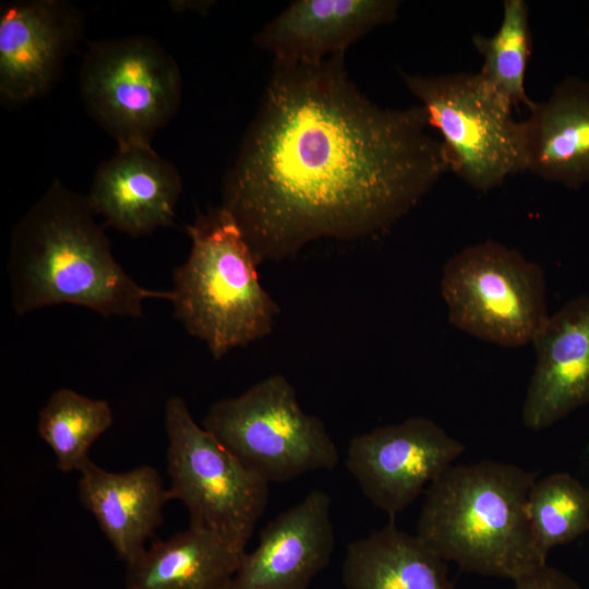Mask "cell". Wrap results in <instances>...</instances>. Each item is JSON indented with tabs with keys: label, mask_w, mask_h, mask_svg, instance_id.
I'll return each mask as SVG.
<instances>
[{
	"label": "cell",
	"mask_w": 589,
	"mask_h": 589,
	"mask_svg": "<svg viewBox=\"0 0 589 589\" xmlns=\"http://www.w3.org/2000/svg\"><path fill=\"white\" fill-rule=\"evenodd\" d=\"M513 581L515 584L513 589H580L570 576L548 563L537 566Z\"/></svg>",
	"instance_id": "603a6c76"
},
{
	"label": "cell",
	"mask_w": 589,
	"mask_h": 589,
	"mask_svg": "<svg viewBox=\"0 0 589 589\" xmlns=\"http://www.w3.org/2000/svg\"><path fill=\"white\" fill-rule=\"evenodd\" d=\"M165 429L169 500L183 504L190 525L244 552L267 507L269 483L197 424L180 396L166 401Z\"/></svg>",
	"instance_id": "52a82bcc"
},
{
	"label": "cell",
	"mask_w": 589,
	"mask_h": 589,
	"mask_svg": "<svg viewBox=\"0 0 589 589\" xmlns=\"http://www.w3.org/2000/svg\"><path fill=\"white\" fill-rule=\"evenodd\" d=\"M202 425L268 483L333 470L339 461L324 423L302 409L296 389L281 374L215 401Z\"/></svg>",
	"instance_id": "8992f818"
},
{
	"label": "cell",
	"mask_w": 589,
	"mask_h": 589,
	"mask_svg": "<svg viewBox=\"0 0 589 589\" xmlns=\"http://www.w3.org/2000/svg\"><path fill=\"white\" fill-rule=\"evenodd\" d=\"M528 515L536 543L548 558L552 549L589 530V489L567 472L536 480L528 496Z\"/></svg>",
	"instance_id": "7402d4cb"
},
{
	"label": "cell",
	"mask_w": 589,
	"mask_h": 589,
	"mask_svg": "<svg viewBox=\"0 0 589 589\" xmlns=\"http://www.w3.org/2000/svg\"><path fill=\"white\" fill-rule=\"evenodd\" d=\"M187 231L191 250L172 274L176 318L214 359L269 335L279 306L263 288L255 255L221 206L200 213Z\"/></svg>",
	"instance_id": "277c9868"
},
{
	"label": "cell",
	"mask_w": 589,
	"mask_h": 589,
	"mask_svg": "<svg viewBox=\"0 0 589 589\" xmlns=\"http://www.w3.org/2000/svg\"><path fill=\"white\" fill-rule=\"evenodd\" d=\"M79 474L82 506L94 516L118 558L128 564L163 524L168 488L148 465L115 472L91 461Z\"/></svg>",
	"instance_id": "2e32d148"
},
{
	"label": "cell",
	"mask_w": 589,
	"mask_h": 589,
	"mask_svg": "<svg viewBox=\"0 0 589 589\" xmlns=\"http://www.w3.org/2000/svg\"><path fill=\"white\" fill-rule=\"evenodd\" d=\"M341 576L347 589H457L447 562L395 520L348 544Z\"/></svg>",
	"instance_id": "d6986e66"
},
{
	"label": "cell",
	"mask_w": 589,
	"mask_h": 589,
	"mask_svg": "<svg viewBox=\"0 0 589 589\" xmlns=\"http://www.w3.org/2000/svg\"><path fill=\"white\" fill-rule=\"evenodd\" d=\"M531 344L536 364L521 418L541 431L589 404V294L551 314Z\"/></svg>",
	"instance_id": "4fadbf2b"
},
{
	"label": "cell",
	"mask_w": 589,
	"mask_h": 589,
	"mask_svg": "<svg viewBox=\"0 0 589 589\" xmlns=\"http://www.w3.org/2000/svg\"><path fill=\"white\" fill-rule=\"evenodd\" d=\"M465 449L433 420L412 417L353 436L346 466L364 497L395 520Z\"/></svg>",
	"instance_id": "30bf717a"
},
{
	"label": "cell",
	"mask_w": 589,
	"mask_h": 589,
	"mask_svg": "<svg viewBox=\"0 0 589 589\" xmlns=\"http://www.w3.org/2000/svg\"><path fill=\"white\" fill-rule=\"evenodd\" d=\"M426 123L441 134L448 171L478 191L525 172L524 124L514 105L479 72L401 74Z\"/></svg>",
	"instance_id": "5b68a950"
},
{
	"label": "cell",
	"mask_w": 589,
	"mask_h": 589,
	"mask_svg": "<svg viewBox=\"0 0 589 589\" xmlns=\"http://www.w3.org/2000/svg\"><path fill=\"white\" fill-rule=\"evenodd\" d=\"M536 480L507 462L452 465L426 488L416 534L466 572L515 580L546 563L528 515Z\"/></svg>",
	"instance_id": "3957f363"
},
{
	"label": "cell",
	"mask_w": 589,
	"mask_h": 589,
	"mask_svg": "<svg viewBox=\"0 0 589 589\" xmlns=\"http://www.w3.org/2000/svg\"><path fill=\"white\" fill-rule=\"evenodd\" d=\"M244 552L215 531L189 524L125 564L124 589H227Z\"/></svg>",
	"instance_id": "ac0fdd59"
},
{
	"label": "cell",
	"mask_w": 589,
	"mask_h": 589,
	"mask_svg": "<svg viewBox=\"0 0 589 589\" xmlns=\"http://www.w3.org/2000/svg\"><path fill=\"white\" fill-rule=\"evenodd\" d=\"M522 124L525 171L569 189L589 184V81L565 77Z\"/></svg>",
	"instance_id": "e0dca14e"
},
{
	"label": "cell",
	"mask_w": 589,
	"mask_h": 589,
	"mask_svg": "<svg viewBox=\"0 0 589 589\" xmlns=\"http://www.w3.org/2000/svg\"><path fill=\"white\" fill-rule=\"evenodd\" d=\"M181 85L173 58L148 37L91 44L80 72L86 109L118 146L151 144L178 110Z\"/></svg>",
	"instance_id": "9c48e42d"
},
{
	"label": "cell",
	"mask_w": 589,
	"mask_h": 589,
	"mask_svg": "<svg viewBox=\"0 0 589 589\" xmlns=\"http://www.w3.org/2000/svg\"><path fill=\"white\" fill-rule=\"evenodd\" d=\"M84 15L60 0L14 1L0 12V95L21 105L47 94L84 34Z\"/></svg>",
	"instance_id": "8fae6325"
},
{
	"label": "cell",
	"mask_w": 589,
	"mask_h": 589,
	"mask_svg": "<svg viewBox=\"0 0 589 589\" xmlns=\"http://www.w3.org/2000/svg\"><path fill=\"white\" fill-rule=\"evenodd\" d=\"M112 423L107 400L64 387L55 390L40 409L37 433L52 452L59 471L80 472L92 461L91 447Z\"/></svg>",
	"instance_id": "ffe728a7"
},
{
	"label": "cell",
	"mask_w": 589,
	"mask_h": 589,
	"mask_svg": "<svg viewBox=\"0 0 589 589\" xmlns=\"http://www.w3.org/2000/svg\"><path fill=\"white\" fill-rule=\"evenodd\" d=\"M441 293L454 326L503 347L532 342L550 316L542 268L493 240L468 245L445 263Z\"/></svg>",
	"instance_id": "ba28073f"
},
{
	"label": "cell",
	"mask_w": 589,
	"mask_h": 589,
	"mask_svg": "<svg viewBox=\"0 0 589 589\" xmlns=\"http://www.w3.org/2000/svg\"><path fill=\"white\" fill-rule=\"evenodd\" d=\"M181 191L179 172L151 144H130L98 168L86 196L107 225L141 237L173 224Z\"/></svg>",
	"instance_id": "5bb4252c"
},
{
	"label": "cell",
	"mask_w": 589,
	"mask_h": 589,
	"mask_svg": "<svg viewBox=\"0 0 589 589\" xmlns=\"http://www.w3.org/2000/svg\"><path fill=\"white\" fill-rule=\"evenodd\" d=\"M529 16L525 0H505L497 31L491 36L473 35L472 44L483 59L479 73L514 107L522 104L530 110L536 101L528 97L525 87L532 53Z\"/></svg>",
	"instance_id": "44dd1931"
},
{
	"label": "cell",
	"mask_w": 589,
	"mask_h": 589,
	"mask_svg": "<svg viewBox=\"0 0 589 589\" xmlns=\"http://www.w3.org/2000/svg\"><path fill=\"white\" fill-rule=\"evenodd\" d=\"M396 0H298L267 23L256 45L283 63H317L393 22Z\"/></svg>",
	"instance_id": "9a60e30c"
},
{
	"label": "cell",
	"mask_w": 589,
	"mask_h": 589,
	"mask_svg": "<svg viewBox=\"0 0 589 589\" xmlns=\"http://www.w3.org/2000/svg\"><path fill=\"white\" fill-rule=\"evenodd\" d=\"M332 501L322 490L272 519L244 552L227 589H309L335 546Z\"/></svg>",
	"instance_id": "7c38bea8"
},
{
	"label": "cell",
	"mask_w": 589,
	"mask_h": 589,
	"mask_svg": "<svg viewBox=\"0 0 589 589\" xmlns=\"http://www.w3.org/2000/svg\"><path fill=\"white\" fill-rule=\"evenodd\" d=\"M423 108H382L350 79L345 53L274 61L260 108L224 180L223 204L257 262L318 239L388 230L448 171Z\"/></svg>",
	"instance_id": "6da1fadb"
},
{
	"label": "cell",
	"mask_w": 589,
	"mask_h": 589,
	"mask_svg": "<svg viewBox=\"0 0 589 589\" xmlns=\"http://www.w3.org/2000/svg\"><path fill=\"white\" fill-rule=\"evenodd\" d=\"M87 196L55 180L12 230L8 275L11 305L22 316L71 304L103 316L143 317L147 299L171 291L137 284L118 263Z\"/></svg>",
	"instance_id": "7a4b0ae2"
}]
</instances>
